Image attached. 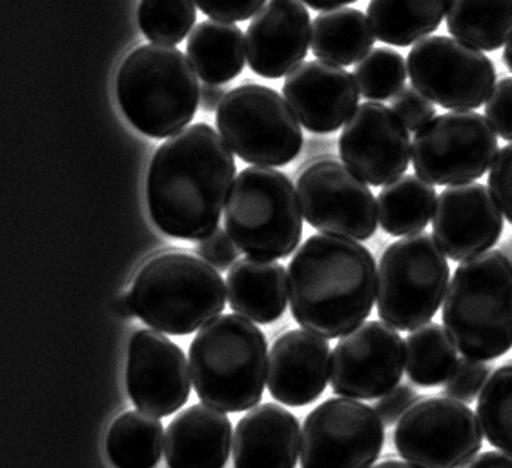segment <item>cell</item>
<instances>
[{"instance_id":"obj_20","label":"cell","mask_w":512,"mask_h":468,"mask_svg":"<svg viewBox=\"0 0 512 468\" xmlns=\"http://www.w3.org/2000/svg\"><path fill=\"white\" fill-rule=\"evenodd\" d=\"M312 22L301 0H267L246 30V62L250 70L279 79L307 57Z\"/></svg>"},{"instance_id":"obj_18","label":"cell","mask_w":512,"mask_h":468,"mask_svg":"<svg viewBox=\"0 0 512 468\" xmlns=\"http://www.w3.org/2000/svg\"><path fill=\"white\" fill-rule=\"evenodd\" d=\"M432 235L451 261H467L489 252L500 241L503 214L487 186L456 184L441 192L434 215Z\"/></svg>"},{"instance_id":"obj_25","label":"cell","mask_w":512,"mask_h":468,"mask_svg":"<svg viewBox=\"0 0 512 468\" xmlns=\"http://www.w3.org/2000/svg\"><path fill=\"white\" fill-rule=\"evenodd\" d=\"M186 55L201 81L225 84L245 68L246 37L236 22L203 21L190 33Z\"/></svg>"},{"instance_id":"obj_37","label":"cell","mask_w":512,"mask_h":468,"mask_svg":"<svg viewBox=\"0 0 512 468\" xmlns=\"http://www.w3.org/2000/svg\"><path fill=\"white\" fill-rule=\"evenodd\" d=\"M485 117L496 135L512 143V77H505L494 86L485 102Z\"/></svg>"},{"instance_id":"obj_38","label":"cell","mask_w":512,"mask_h":468,"mask_svg":"<svg viewBox=\"0 0 512 468\" xmlns=\"http://www.w3.org/2000/svg\"><path fill=\"white\" fill-rule=\"evenodd\" d=\"M489 188L498 208L512 224V144L496 155L489 172Z\"/></svg>"},{"instance_id":"obj_30","label":"cell","mask_w":512,"mask_h":468,"mask_svg":"<svg viewBox=\"0 0 512 468\" xmlns=\"http://www.w3.org/2000/svg\"><path fill=\"white\" fill-rule=\"evenodd\" d=\"M164 450L161 419L143 410H128L106 434V454L115 468H155Z\"/></svg>"},{"instance_id":"obj_40","label":"cell","mask_w":512,"mask_h":468,"mask_svg":"<svg viewBox=\"0 0 512 468\" xmlns=\"http://www.w3.org/2000/svg\"><path fill=\"white\" fill-rule=\"evenodd\" d=\"M194 4L214 21L241 22L256 17L267 0H194Z\"/></svg>"},{"instance_id":"obj_14","label":"cell","mask_w":512,"mask_h":468,"mask_svg":"<svg viewBox=\"0 0 512 468\" xmlns=\"http://www.w3.org/2000/svg\"><path fill=\"white\" fill-rule=\"evenodd\" d=\"M303 217L323 234L367 241L378 228V199L367 183L334 159L307 164L297 179Z\"/></svg>"},{"instance_id":"obj_2","label":"cell","mask_w":512,"mask_h":468,"mask_svg":"<svg viewBox=\"0 0 512 468\" xmlns=\"http://www.w3.org/2000/svg\"><path fill=\"white\" fill-rule=\"evenodd\" d=\"M376 292V261L354 239L312 235L288 265L292 316L297 325L325 339H338L363 325Z\"/></svg>"},{"instance_id":"obj_7","label":"cell","mask_w":512,"mask_h":468,"mask_svg":"<svg viewBox=\"0 0 512 468\" xmlns=\"http://www.w3.org/2000/svg\"><path fill=\"white\" fill-rule=\"evenodd\" d=\"M225 230L248 257L285 259L303 235L296 186L272 166H248L237 173L226 199Z\"/></svg>"},{"instance_id":"obj_31","label":"cell","mask_w":512,"mask_h":468,"mask_svg":"<svg viewBox=\"0 0 512 468\" xmlns=\"http://www.w3.org/2000/svg\"><path fill=\"white\" fill-rule=\"evenodd\" d=\"M458 359V348L436 323L421 326L405 339V372L414 385L440 387L451 377Z\"/></svg>"},{"instance_id":"obj_29","label":"cell","mask_w":512,"mask_h":468,"mask_svg":"<svg viewBox=\"0 0 512 468\" xmlns=\"http://www.w3.org/2000/svg\"><path fill=\"white\" fill-rule=\"evenodd\" d=\"M447 28L476 50H500L512 37V0H454Z\"/></svg>"},{"instance_id":"obj_6","label":"cell","mask_w":512,"mask_h":468,"mask_svg":"<svg viewBox=\"0 0 512 468\" xmlns=\"http://www.w3.org/2000/svg\"><path fill=\"white\" fill-rule=\"evenodd\" d=\"M137 317L161 334L188 336L221 316L223 277L199 255L166 252L150 259L132 285Z\"/></svg>"},{"instance_id":"obj_12","label":"cell","mask_w":512,"mask_h":468,"mask_svg":"<svg viewBox=\"0 0 512 468\" xmlns=\"http://www.w3.org/2000/svg\"><path fill=\"white\" fill-rule=\"evenodd\" d=\"M385 443L376 408L334 397L314 408L301 432V468H372Z\"/></svg>"},{"instance_id":"obj_1","label":"cell","mask_w":512,"mask_h":468,"mask_svg":"<svg viewBox=\"0 0 512 468\" xmlns=\"http://www.w3.org/2000/svg\"><path fill=\"white\" fill-rule=\"evenodd\" d=\"M236 172L232 148L210 124H192L168 137L154 153L146 177L155 226L181 241L205 239L219 228Z\"/></svg>"},{"instance_id":"obj_11","label":"cell","mask_w":512,"mask_h":468,"mask_svg":"<svg viewBox=\"0 0 512 468\" xmlns=\"http://www.w3.org/2000/svg\"><path fill=\"white\" fill-rule=\"evenodd\" d=\"M394 445L418 467L460 468L482 450V423L454 397H420L394 430Z\"/></svg>"},{"instance_id":"obj_47","label":"cell","mask_w":512,"mask_h":468,"mask_svg":"<svg viewBox=\"0 0 512 468\" xmlns=\"http://www.w3.org/2000/svg\"><path fill=\"white\" fill-rule=\"evenodd\" d=\"M503 64L507 66V70L512 72V37L507 42V46H505V51H503Z\"/></svg>"},{"instance_id":"obj_41","label":"cell","mask_w":512,"mask_h":468,"mask_svg":"<svg viewBox=\"0 0 512 468\" xmlns=\"http://www.w3.org/2000/svg\"><path fill=\"white\" fill-rule=\"evenodd\" d=\"M418 401H420V397L414 388L409 385H398V387L392 388L389 394L379 397L378 403H376V412L383 421V425L390 427V425L398 423Z\"/></svg>"},{"instance_id":"obj_10","label":"cell","mask_w":512,"mask_h":468,"mask_svg":"<svg viewBox=\"0 0 512 468\" xmlns=\"http://www.w3.org/2000/svg\"><path fill=\"white\" fill-rule=\"evenodd\" d=\"M498 152L496 132L482 113L456 110L436 115L416 132L412 164L423 181L456 186L483 177Z\"/></svg>"},{"instance_id":"obj_21","label":"cell","mask_w":512,"mask_h":468,"mask_svg":"<svg viewBox=\"0 0 512 468\" xmlns=\"http://www.w3.org/2000/svg\"><path fill=\"white\" fill-rule=\"evenodd\" d=\"M330 346L305 328L277 337L268 354L270 396L288 407H307L323 396L330 381Z\"/></svg>"},{"instance_id":"obj_35","label":"cell","mask_w":512,"mask_h":468,"mask_svg":"<svg viewBox=\"0 0 512 468\" xmlns=\"http://www.w3.org/2000/svg\"><path fill=\"white\" fill-rule=\"evenodd\" d=\"M489 374H491V368L487 367L483 361H476L471 357H460L452 370L451 377L445 381V394L469 405L482 392Z\"/></svg>"},{"instance_id":"obj_8","label":"cell","mask_w":512,"mask_h":468,"mask_svg":"<svg viewBox=\"0 0 512 468\" xmlns=\"http://www.w3.org/2000/svg\"><path fill=\"white\" fill-rule=\"evenodd\" d=\"M449 263L434 235H405L383 252L376 308L383 323L414 332L431 323L449 288Z\"/></svg>"},{"instance_id":"obj_16","label":"cell","mask_w":512,"mask_h":468,"mask_svg":"<svg viewBox=\"0 0 512 468\" xmlns=\"http://www.w3.org/2000/svg\"><path fill=\"white\" fill-rule=\"evenodd\" d=\"M185 352L157 330H137L126 359V388L137 410L155 418L185 407L192 392Z\"/></svg>"},{"instance_id":"obj_15","label":"cell","mask_w":512,"mask_h":468,"mask_svg":"<svg viewBox=\"0 0 512 468\" xmlns=\"http://www.w3.org/2000/svg\"><path fill=\"white\" fill-rule=\"evenodd\" d=\"M405 372V339L383 321H365L341 337L330 357L334 394L379 399L400 385Z\"/></svg>"},{"instance_id":"obj_17","label":"cell","mask_w":512,"mask_h":468,"mask_svg":"<svg viewBox=\"0 0 512 468\" xmlns=\"http://www.w3.org/2000/svg\"><path fill=\"white\" fill-rule=\"evenodd\" d=\"M339 155L343 164L365 183L385 186L409 168V130L392 108L379 102H365L352 113L341 132Z\"/></svg>"},{"instance_id":"obj_32","label":"cell","mask_w":512,"mask_h":468,"mask_svg":"<svg viewBox=\"0 0 512 468\" xmlns=\"http://www.w3.org/2000/svg\"><path fill=\"white\" fill-rule=\"evenodd\" d=\"M476 414L492 447L512 454V363L496 368L487 379Z\"/></svg>"},{"instance_id":"obj_28","label":"cell","mask_w":512,"mask_h":468,"mask_svg":"<svg viewBox=\"0 0 512 468\" xmlns=\"http://www.w3.org/2000/svg\"><path fill=\"white\" fill-rule=\"evenodd\" d=\"M438 194L418 175H401L378 195L379 226L392 237L420 234L431 223Z\"/></svg>"},{"instance_id":"obj_27","label":"cell","mask_w":512,"mask_h":468,"mask_svg":"<svg viewBox=\"0 0 512 468\" xmlns=\"http://www.w3.org/2000/svg\"><path fill=\"white\" fill-rule=\"evenodd\" d=\"M376 42L369 19L356 8L323 11L312 22L310 48L319 61L350 66L369 55Z\"/></svg>"},{"instance_id":"obj_26","label":"cell","mask_w":512,"mask_h":468,"mask_svg":"<svg viewBox=\"0 0 512 468\" xmlns=\"http://www.w3.org/2000/svg\"><path fill=\"white\" fill-rule=\"evenodd\" d=\"M454 0H370L369 22L376 39L407 48L440 28Z\"/></svg>"},{"instance_id":"obj_23","label":"cell","mask_w":512,"mask_h":468,"mask_svg":"<svg viewBox=\"0 0 512 468\" xmlns=\"http://www.w3.org/2000/svg\"><path fill=\"white\" fill-rule=\"evenodd\" d=\"M232 447L230 419L216 408L194 405L166 428L164 459L168 468H225Z\"/></svg>"},{"instance_id":"obj_24","label":"cell","mask_w":512,"mask_h":468,"mask_svg":"<svg viewBox=\"0 0 512 468\" xmlns=\"http://www.w3.org/2000/svg\"><path fill=\"white\" fill-rule=\"evenodd\" d=\"M226 299L239 316L259 325L276 323L290 303L285 266L256 257L239 259L226 277Z\"/></svg>"},{"instance_id":"obj_44","label":"cell","mask_w":512,"mask_h":468,"mask_svg":"<svg viewBox=\"0 0 512 468\" xmlns=\"http://www.w3.org/2000/svg\"><path fill=\"white\" fill-rule=\"evenodd\" d=\"M113 312H115V316H119L121 319H132V317L137 316L132 294H121L117 297L113 301Z\"/></svg>"},{"instance_id":"obj_36","label":"cell","mask_w":512,"mask_h":468,"mask_svg":"<svg viewBox=\"0 0 512 468\" xmlns=\"http://www.w3.org/2000/svg\"><path fill=\"white\" fill-rule=\"evenodd\" d=\"M392 112L398 115V119L405 124L409 132H418L436 117L434 102L429 101L414 86H405L392 99Z\"/></svg>"},{"instance_id":"obj_39","label":"cell","mask_w":512,"mask_h":468,"mask_svg":"<svg viewBox=\"0 0 512 468\" xmlns=\"http://www.w3.org/2000/svg\"><path fill=\"white\" fill-rule=\"evenodd\" d=\"M237 248L230 235L223 228H216L205 239L195 246V254L199 255L208 265L214 266L219 272L230 270L237 261Z\"/></svg>"},{"instance_id":"obj_22","label":"cell","mask_w":512,"mask_h":468,"mask_svg":"<svg viewBox=\"0 0 512 468\" xmlns=\"http://www.w3.org/2000/svg\"><path fill=\"white\" fill-rule=\"evenodd\" d=\"M299 452L301 428L287 408L263 403L236 425L232 447L236 468H296Z\"/></svg>"},{"instance_id":"obj_13","label":"cell","mask_w":512,"mask_h":468,"mask_svg":"<svg viewBox=\"0 0 512 468\" xmlns=\"http://www.w3.org/2000/svg\"><path fill=\"white\" fill-rule=\"evenodd\" d=\"M412 86L445 110H476L496 86V66L482 51L445 35L418 42L407 59Z\"/></svg>"},{"instance_id":"obj_33","label":"cell","mask_w":512,"mask_h":468,"mask_svg":"<svg viewBox=\"0 0 512 468\" xmlns=\"http://www.w3.org/2000/svg\"><path fill=\"white\" fill-rule=\"evenodd\" d=\"M137 21L152 44L177 46L192 33L195 6L192 0H141Z\"/></svg>"},{"instance_id":"obj_19","label":"cell","mask_w":512,"mask_h":468,"mask_svg":"<svg viewBox=\"0 0 512 468\" xmlns=\"http://www.w3.org/2000/svg\"><path fill=\"white\" fill-rule=\"evenodd\" d=\"M283 97L303 128L325 135L338 132L358 110L359 88L347 70L316 59L288 73Z\"/></svg>"},{"instance_id":"obj_45","label":"cell","mask_w":512,"mask_h":468,"mask_svg":"<svg viewBox=\"0 0 512 468\" xmlns=\"http://www.w3.org/2000/svg\"><path fill=\"white\" fill-rule=\"evenodd\" d=\"M305 6L316 11L338 10L341 6H347L358 0H301Z\"/></svg>"},{"instance_id":"obj_3","label":"cell","mask_w":512,"mask_h":468,"mask_svg":"<svg viewBox=\"0 0 512 468\" xmlns=\"http://www.w3.org/2000/svg\"><path fill=\"white\" fill-rule=\"evenodd\" d=\"M190 374L203 405L236 414L259 405L267 385V337L239 314H221L195 336Z\"/></svg>"},{"instance_id":"obj_34","label":"cell","mask_w":512,"mask_h":468,"mask_svg":"<svg viewBox=\"0 0 512 468\" xmlns=\"http://www.w3.org/2000/svg\"><path fill=\"white\" fill-rule=\"evenodd\" d=\"M354 79L365 99L389 101L403 90L407 79L405 59L396 50L376 48L358 62Z\"/></svg>"},{"instance_id":"obj_5","label":"cell","mask_w":512,"mask_h":468,"mask_svg":"<svg viewBox=\"0 0 512 468\" xmlns=\"http://www.w3.org/2000/svg\"><path fill=\"white\" fill-rule=\"evenodd\" d=\"M115 93L135 130L166 139L188 128L201 102L192 62L175 46L144 44L119 66Z\"/></svg>"},{"instance_id":"obj_9","label":"cell","mask_w":512,"mask_h":468,"mask_svg":"<svg viewBox=\"0 0 512 468\" xmlns=\"http://www.w3.org/2000/svg\"><path fill=\"white\" fill-rule=\"evenodd\" d=\"M216 124L232 152L252 166L292 163L305 143L288 102L276 90L252 82L226 93Z\"/></svg>"},{"instance_id":"obj_43","label":"cell","mask_w":512,"mask_h":468,"mask_svg":"<svg viewBox=\"0 0 512 468\" xmlns=\"http://www.w3.org/2000/svg\"><path fill=\"white\" fill-rule=\"evenodd\" d=\"M225 97L226 92L221 84H205L201 88V108L205 112H217Z\"/></svg>"},{"instance_id":"obj_4","label":"cell","mask_w":512,"mask_h":468,"mask_svg":"<svg viewBox=\"0 0 512 468\" xmlns=\"http://www.w3.org/2000/svg\"><path fill=\"white\" fill-rule=\"evenodd\" d=\"M445 332L465 357L494 361L512 348V265L500 250L461 261L441 312Z\"/></svg>"},{"instance_id":"obj_46","label":"cell","mask_w":512,"mask_h":468,"mask_svg":"<svg viewBox=\"0 0 512 468\" xmlns=\"http://www.w3.org/2000/svg\"><path fill=\"white\" fill-rule=\"evenodd\" d=\"M372 468H423L409 463V461H398V459H387V461H381L378 465H374Z\"/></svg>"},{"instance_id":"obj_42","label":"cell","mask_w":512,"mask_h":468,"mask_svg":"<svg viewBox=\"0 0 512 468\" xmlns=\"http://www.w3.org/2000/svg\"><path fill=\"white\" fill-rule=\"evenodd\" d=\"M460 468H512V454L496 450L482 452L480 456H474Z\"/></svg>"}]
</instances>
